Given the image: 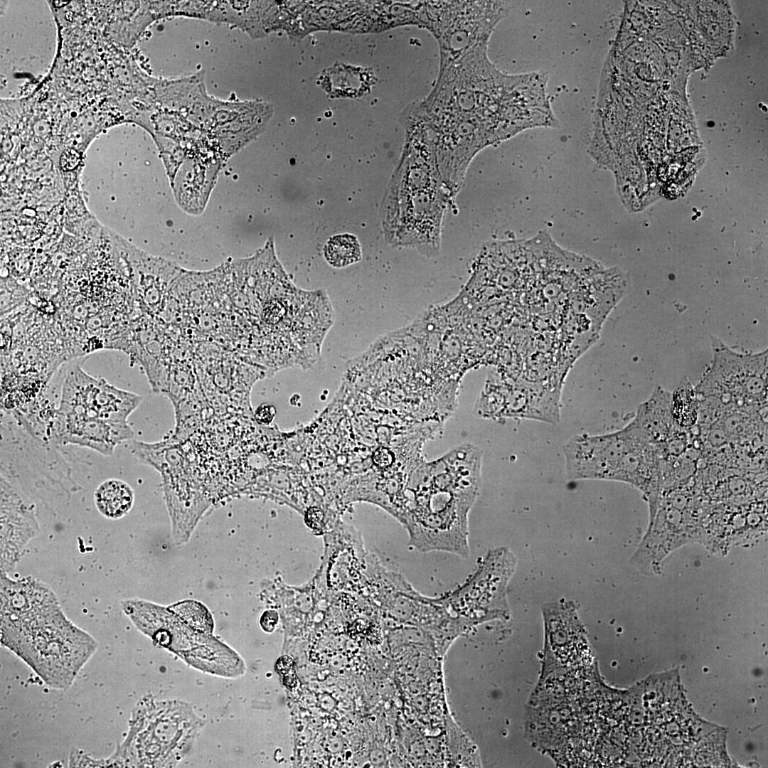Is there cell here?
I'll use <instances>...</instances> for the list:
<instances>
[{
  "label": "cell",
  "instance_id": "cell-1",
  "mask_svg": "<svg viewBox=\"0 0 768 768\" xmlns=\"http://www.w3.org/2000/svg\"><path fill=\"white\" fill-rule=\"evenodd\" d=\"M481 44L439 70L437 81L422 101L430 112L473 118L489 127L501 141L535 127H548L552 110L546 77L532 73L509 75L489 60Z\"/></svg>",
  "mask_w": 768,
  "mask_h": 768
},
{
  "label": "cell",
  "instance_id": "cell-2",
  "mask_svg": "<svg viewBox=\"0 0 768 768\" xmlns=\"http://www.w3.org/2000/svg\"><path fill=\"white\" fill-rule=\"evenodd\" d=\"M1 644L48 687L70 688L97 643L63 612L53 590L31 577L1 575Z\"/></svg>",
  "mask_w": 768,
  "mask_h": 768
},
{
  "label": "cell",
  "instance_id": "cell-3",
  "mask_svg": "<svg viewBox=\"0 0 768 768\" xmlns=\"http://www.w3.org/2000/svg\"><path fill=\"white\" fill-rule=\"evenodd\" d=\"M386 197L384 226L389 240L426 257L437 256L444 216L454 197L444 186L432 154L404 144Z\"/></svg>",
  "mask_w": 768,
  "mask_h": 768
},
{
  "label": "cell",
  "instance_id": "cell-4",
  "mask_svg": "<svg viewBox=\"0 0 768 768\" xmlns=\"http://www.w3.org/2000/svg\"><path fill=\"white\" fill-rule=\"evenodd\" d=\"M508 10V3L502 1H424L423 28L437 41L439 67L479 45L489 44Z\"/></svg>",
  "mask_w": 768,
  "mask_h": 768
},
{
  "label": "cell",
  "instance_id": "cell-5",
  "mask_svg": "<svg viewBox=\"0 0 768 768\" xmlns=\"http://www.w3.org/2000/svg\"><path fill=\"white\" fill-rule=\"evenodd\" d=\"M713 363L696 389L704 398L748 407L767 405V353L742 355L713 340Z\"/></svg>",
  "mask_w": 768,
  "mask_h": 768
},
{
  "label": "cell",
  "instance_id": "cell-6",
  "mask_svg": "<svg viewBox=\"0 0 768 768\" xmlns=\"http://www.w3.org/2000/svg\"><path fill=\"white\" fill-rule=\"evenodd\" d=\"M142 400L140 395L95 378L78 366L66 375L58 415L127 422Z\"/></svg>",
  "mask_w": 768,
  "mask_h": 768
},
{
  "label": "cell",
  "instance_id": "cell-7",
  "mask_svg": "<svg viewBox=\"0 0 768 768\" xmlns=\"http://www.w3.org/2000/svg\"><path fill=\"white\" fill-rule=\"evenodd\" d=\"M639 437L629 423L607 434L571 437L562 451L567 476L573 480H610Z\"/></svg>",
  "mask_w": 768,
  "mask_h": 768
},
{
  "label": "cell",
  "instance_id": "cell-8",
  "mask_svg": "<svg viewBox=\"0 0 768 768\" xmlns=\"http://www.w3.org/2000/svg\"><path fill=\"white\" fill-rule=\"evenodd\" d=\"M515 567L516 559L509 550H492L473 577L444 600L457 609L470 607L483 619L506 616L508 612L506 590Z\"/></svg>",
  "mask_w": 768,
  "mask_h": 768
},
{
  "label": "cell",
  "instance_id": "cell-9",
  "mask_svg": "<svg viewBox=\"0 0 768 768\" xmlns=\"http://www.w3.org/2000/svg\"><path fill=\"white\" fill-rule=\"evenodd\" d=\"M701 533L698 521L687 509L659 501L656 514L630 562L643 574H656L671 552L687 543L698 540Z\"/></svg>",
  "mask_w": 768,
  "mask_h": 768
},
{
  "label": "cell",
  "instance_id": "cell-10",
  "mask_svg": "<svg viewBox=\"0 0 768 768\" xmlns=\"http://www.w3.org/2000/svg\"><path fill=\"white\" fill-rule=\"evenodd\" d=\"M38 531L34 507L9 476L1 473V573L11 570Z\"/></svg>",
  "mask_w": 768,
  "mask_h": 768
},
{
  "label": "cell",
  "instance_id": "cell-11",
  "mask_svg": "<svg viewBox=\"0 0 768 768\" xmlns=\"http://www.w3.org/2000/svg\"><path fill=\"white\" fill-rule=\"evenodd\" d=\"M58 415L55 434L59 443L87 447L105 456L112 454L118 444L134 435L127 422Z\"/></svg>",
  "mask_w": 768,
  "mask_h": 768
},
{
  "label": "cell",
  "instance_id": "cell-12",
  "mask_svg": "<svg viewBox=\"0 0 768 768\" xmlns=\"http://www.w3.org/2000/svg\"><path fill=\"white\" fill-rule=\"evenodd\" d=\"M95 506L105 517L117 519L126 515L134 502V491L125 481L109 479L102 482L94 493Z\"/></svg>",
  "mask_w": 768,
  "mask_h": 768
},
{
  "label": "cell",
  "instance_id": "cell-13",
  "mask_svg": "<svg viewBox=\"0 0 768 768\" xmlns=\"http://www.w3.org/2000/svg\"><path fill=\"white\" fill-rule=\"evenodd\" d=\"M326 261L334 267H344L361 259V249L358 239L350 234L338 235L330 238L324 248Z\"/></svg>",
  "mask_w": 768,
  "mask_h": 768
},
{
  "label": "cell",
  "instance_id": "cell-14",
  "mask_svg": "<svg viewBox=\"0 0 768 768\" xmlns=\"http://www.w3.org/2000/svg\"><path fill=\"white\" fill-rule=\"evenodd\" d=\"M277 410L275 407L269 404H262L256 410L255 418L261 425L270 424L275 417Z\"/></svg>",
  "mask_w": 768,
  "mask_h": 768
},
{
  "label": "cell",
  "instance_id": "cell-15",
  "mask_svg": "<svg viewBox=\"0 0 768 768\" xmlns=\"http://www.w3.org/2000/svg\"><path fill=\"white\" fill-rule=\"evenodd\" d=\"M278 622L277 614L274 611H266L260 619V624L267 632H272Z\"/></svg>",
  "mask_w": 768,
  "mask_h": 768
},
{
  "label": "cell",
  "instance_id": "cell-16",
  "mask_svg": "<svg viewBox=\"0 0 768 768\" xmlns=\"http://www.w3.org/2000/svg\"><path fill=\"white\" fill-rule=\"evenodd\" d=\"M373 461L380 466H386L392 463L393 454L387 449L380 448L374 452Z\"/></svg>",
  "mask_w": 768,
  "mask_h": 768
},
{
  "label": "cell",
  "instance_id": "cell-17",
  "mask_svg": "<svg viewBox=\"0 0 768 768\" xmlns=\"http://www.w3.org/2000/svg\"><path fill=\"white\" fill-rule=\"evenodd\" d=\"M323 518V512L318 508H311L306 514V521L307 524L313 528H316L320 526Z\"/></svg>",
  "mask_w": 768,
  "mask_h": 768
}]
</instances>
